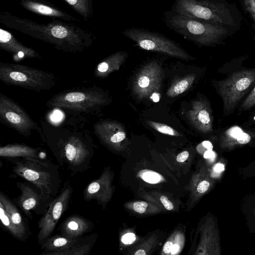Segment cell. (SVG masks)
I'll return each instance as SVG.
<instances>
[{
	"mask_svg": "<svg viewBox=\"0 0 255 255\" xmlns=\"http://www.w3.org/2000/svg\"><path fill=\"white\" fill-rule=\"evenodd\" d=\"M173 245V243L170 241L166 242L164 245L163 250V252L165 253H169L171 252L172 250Z\"/></svg>",
	"mask_w": 255,
	"mask_h": 255,
	"instance_id": "74e56055",
	"label": "cell"
},
{
	"mask_svg": "<svg viewBox=\"0 0 255 255\" xmlns=\"http://www.w3.org/2000/svg\"><path fill=\"white\" fill-rule=\"evenodd\" d=\"M135 255H146L145 252L143 250H138L135 253Z\"/></svg>",
	"mask_w": 255,
	"mask_h": 255,
	"instance_id": "ee69618b",
	"label": "cell"
},
{
	"mask_svg": "<svg viewBox=\"0 0 255 255\" xmlns=\"http://www.w3.org/2000/svg\"><path fill=\"white\" fill-rule=\"evenodd\" d=\"M20 4L25 9L39 15L68 22L79 20L46 0H20Z\"/></svg>",
	"mask_w": 255,
	"mask_h": 255,
	"instance_id": "5bb4252c",
	"label": "cell"
},
{
	"mask_svg": "<svg viewBox=\"0 0 255 255\" xmlns=\"http://www.w3.org/2000/svg\"><path fill=\"white\" fill-rule=\"evenodd\" d=\"M209 186V182L206 180H203L198 184L197 190L200 193H203L208 189Z\"/></svg>",
	"mask_w": 255,
	"mask_h": 255,
	"instance_id": "e575fe53",
	"label": "cell"
},
{
	"mask_svg": "<svg viewBox=\"0 0 255 255\" xmlns=\"http://www.w3.org/2000/svg\"><path fill=\"white\" fill-rule=\"evenodd\" d=\"M226 135L234 140L239 143L244 144L248 143L251 139V136L244 132L238 127H233L226 131Z\"/></svg>",
	"mask_w": 255,
	"mask_h": 255,
	"instance_id": "83f0119b",
	"label": "cell"
},
{
	"mask_svg": "<svg viewBox=\"0 0 255 255\" xmlns=\"http://www.w3.org/2000/svg\"><path fill=\"white\" fill-rule=\"evenodd\" d=\"M0 48L11 54L16 58H41V55L33 49L18 41L12 33L0 29Z\"/></svg>",
	"mask_w": 255,
	"mask_h": 255,
	"instance_id": "9a60e30c",
	"label": "cell"
},
{
	"mask_svg": "<svg viewBox=\"0 0 255 255\" xmlns=\"http://www.w3.org/2000/svg\"><path fill=\"white\" fill-rule=\"evenodd\" d=\"M140 48L183 60L193 59L178 43L165 36L142 28H130L122 32Z\"/></svg>",
	"mask_w": 255,
	"mask_h": 255,
	"instance_id": "ba28073f",
	"label": "cell"
},
{
	"mask_svg": "<svg viewBox=\"0 0 255 255\" xmlns=\"http://www.w3.org/2000/svg\"><path fill=\"white\" fill-rule=\"evenodd\" d=\"M82 237L70 239L62 235L50 236L41 245L43 250L40 255H51L53 253L68 249L77 244Z\"/></svg>",
	"mask_w": 255,
	"mask_h": 255,
	"instance_id": "ffe728a7",
	"label": "cell"
},
{
	"mask_svg": "<svg viewBox=\"0 0 255 255\" xmlns=\"http://www.w3.org/2000/svg\"><path fill=\"white\" fill-rule=\"evenodd\" d=\"M142 179L146 182L150 184H155L161 180L160 175L153 171H146L142 175Z\"/></svg>",
	"mask_w": 255,
	"mask_h": 255,
	"instance_id": "4dcf8cb0",
	"label": "cell"
},
{
	"mask_svg": "<svg viewBox=\"0 0 255 255\" xmlns=\"http://www.w3.org/2000/svg\"><path fill=\"white\" fill-rule=\"evenodd\" d=\"M171 10L212 24L240 29L241 13L235 3L226 0H176Z\"/></svg>",
	"mask_w": 255,
	"mask_h": 255,
	"instance_id": "3957f363",
	"label": "cell"
},
{
	"mask_svg": "<svg viewBox=\"0 0 255 255\" xmlns=\"http://www.w3.org/2000/svg\"><path fill=\"white\" fill-rule=\"evenodd\" d=\"M56 129L52 133L42 131L41 136L59 164L72 174L87 170L94 154L89 133L70 128Z\"/></svg>",
	"mask_w": 255,
	"mask_h": 255,
	"instance_id": "7a4b0ae2",
	"label": "cell"
},
{
	"mask_svg": "<svg viewBox=\"0 0 255 255\" xmlns=\"http://www.w3.org/2000/svg\"><path fill=\"white\" fill-rule=\"evenodd\" d=\"M40 149L21 144H9L0 147V156L7 158L31 157L43 158L39 156Z\"/></svg>",
	"mask_w": 255,
	"mask_h": 255,
	"instance_id": "603a6c76",
	"label": "cell"
},
{
	"mask_svg": "<svg viewBox=\"0 0 255 255\" xmlns=\"http://www.w3.org/2000/svg\"><path fill=\"white\" fill-rule=\"evenodd\" d=\"M136 239L135 235L132 233H128L123 235L121 238L122 243L126 245L133 243Z\"/></svg>",
	"mask_w": 255,
	"mask_h": 255,
	"instance_id": "d6a6232c",
	"label": "cell"
},
{
	"mask_svg": "<svg viewBox=\"0 0 255 255\" xmlns=\"http://www.w3.org/2000/svg\"><path fill=\"white\" fill-rule=\"evenodd\" d=\"M128 56L126 52H116L100 62L94 70V76L97 78H103L112 72L119 69L121 65Z\"/></svg>",
	"mask_w": 255,
	"mask_h": 255,
	"instance_id": "7402d4cb",
	"label": "cell"
},
{
	"mask_svg": "<svg viewBox=\"0 0 255 255\" xmlns=\"http://www.w3.org/2000/svg\"><path fill=\"white\" fill-rule=\"evenodd\" d=\"M147 206V203L145 202H135L133 203V209L136 212L142 214L145 212Z\"/></svg>",
	"mask_w": 255,
	"mask_h": 255,
	"instance_id": "1f68e13d",
	"label": "cell"
},
{
	"mask_svg": "<svg viewBox=\"0 0 255 255\" xmlns=\"http://www.w3.org/2000/svg\"><path fill=\"white\" fill-rule=\"evenodd\" d=\"M84 20H88L93 16L92 0H63Z\"/></svg>",
	"mask_w": 255,
	"mask_h": 255,
	"instance_id": "d4e9b609",
	"label": "cell"
},
{
	"mask_svg": "<svg viewBox=\"0 0 255 255\" xmlns=\"http://www.w3.org/2000/svg\"><path fill=\"white\" fill-rule=\"evenodd\" d=\"M203 145L208 150H212L213 146L212 143L209 141H204L202 142Z\"/></svg>",
	"mask_w": 255,
	"mask_h": 255,
	"instance_id": "60d3db41",
	"label": "cell"
},
{
	"mask_svg": "<svg viewBox=\"0 0 255 255\" xmlns=\"http://www.w3.org/2000/svg\"><path fill=\"white\" fill-rule=\"evenodd\" d=\"M0 22L6 27L18 31L67 52H81L90 47L94 39L91 32L71 22L57 19L47 23H39L19 17L9 12L1 11Z\"/></svg>",
	"mask_w": 255,
	"mask_h": 255,
	"instance_id": "6da1fadb",
	"label": "cell"
},
{
	"mask_svg": "<svg viewBox=\"0 0 255 255\" xmlns=\"http://www.w3.org/2000/svg\"><path fill=\"white\" fill-rule=\"evenodd\" d=\"M72 193V187L70 184H66L59 194L54 197L47 211L42 215L38 222L37 242L39 245L51 236L61 216L68 208Z\"/></svg>",
	"mask_w": 255,
	"mask_h": 255,
	"instance_id": "30bf717a",
	"label": "cell"
},
{
	"mask_svg": "<svg viewBox=\"0 0 255 255\" xmlns=\"http://www.w3.org/2000/svg\"><path fill=\"white\" fill-rule=\"evenodd\" d=\"M151 98L154 102H158L159 100V96L156 93H153V94H152Z\"/></svg>",
	"mask_w": 255,
	"mask_h": 255,
	"instance_id": "b9f144b4",
	"label": "cell"
},
{
	"mask_svg": "<svg viewBox=\"0 0 255 255\" xmlns=\"http://www.w3.org/2000/svg\"><path fill=\"white\" fill-rule=\"evenodd\" d=\"M164 21L169 29L201 46L220 44L237 31L230 27L188 17L171 10L164 12Z\"/></svg>",
	"mask_w": 255,
	"mask_h": 255,
	"instance_id": "5b68a950",
	"label": "cell"
},
{
	"mask_svg": "<svg viewBox=\"0 0 255 255\" xmlns=\"http://www.w3.org/2000/svg\"><path fill=\"white\" fill-rule=\"evenodd\" d=\"M160 201L163 206L168 210H172L173 209V205L172 202L165 196L160 197Z\"/></svg>",
	"mask_w": 255,
	"mask_h": 255,
	"instance_id": "d590c367",
	"label": "cell"
},
{
	"mask_svg": "<svg viewBox=\"0 0 255 255\" xmlns=\"http://www.w3.org/2000/svg\"><path fill=\"white\" fill-rule=\"evenodd\" d=\"M0 121L19 134L29 137L32 131L42 133V129L17 102L0 93Z\"/></svg>",
	"mask_w": 255,
	"mask_h": 255,
	"instance_id": "9c48e42d",
	"label": "cell"
},
{
	"mask_svg": "<svg viewBox=\"0 0 255 255\" xmlns=\"http://www.w3.org/2000/svg\"><path fill=\"white\" fill-rule=\"evenodd\" d=\"M189 155V153L187 151H184L177 155L176 160L178 162H183L187 159Z\"/></svg>",
	"mask_w": 255,
	"mask_h": 255,
	"instance_id": "8d00e7d4",
	"label": "cell"
},
{
	"mask_svg": "<svg viewBox=\"0 0 255 255\" xmlns=\"http://www.w3.org/2000/svg\"><path fill=\"white\" fill-rule=\"evenodd\" d=\"M16 185L21 193L13 200L30 220L32 219V211L37 215H43L54 198L30 182H17Z\"/></svg>",
	"mask_w": 255,
	"mask_h": 255,
	"instance_id": "8fae6325",
	"label": "cell"
},
{
	"mask_svg": "<svg viewBox=\"0 0 255 255\" xmlns=\"http://www.w3.org/2000/svg\"><path fill=\"white\" fill-rule=\"evenodd\" d=\"M194 79V76L190 75L178 81L168 90L167 95L170 97H174L183 93L190 88Z\"/></svg>",
	"mask_w": 255,
	"mask_h": 255,
	"instance_id": "4316f807",
	"label": "cell"
},
{
	"mask_svg": "<svg viewBox=\"0 0 255 255\" xmlns=\"http://www.w3.org/2000/svg\"><path fill=\"white\" fill-rule=\"evenodd\" d=\"M147 124L155 130L168 135L178 136L180 134L170 126L152 121H147Z\"/></svg>",
	"mask_w": 255,
	"mask_h": 255,
	"instance_id": "f1b7e54d",
	"label": "cell"
},
{
	"mask_svg": "<svg viewBox=\"0 0 255 255\" xmlns=\"http://www.w3.org/2000/svg\"><path fill=\"white\" fill-rule=\"evenodd\" d=\"M189 117L193 125L201 131L212 130V120L210 110L205 102H194L189 113Z\"/></svg>",
	"mask_w": 255,
	"mask_h": 255,
	"instance_id": "ac0fdd59",
	"label": "cell"
},
{
	"mask_svg": "<svg viewBox=\"0 0 255 255\" xmlns=\"http://www.w3.org/2000/svg\"><path fill=\"white\" fill-rule=\"evenodd\" d=\"M109 102L107 94L95 86H81L53 96L46 103L48 108L58 109L73 116H92Z\"/></svg>",
	"mask_w": 255,
	"mask_h": 255,
	"instance_id": "277c9868",
	"label": "cell"
},
{
	"mask_svg": "<svg viewBox=\"0 0 255 255\" xmlns=\"http://www.w3.org/2000/svg\"><path fill=\"white\" fill-rule=\"evenodd\" d=\"M0 202L3 204L13 224L28 239L31 233L27 223L15 203L2 191L0 192Z\"/></svg>",
	"mask_w": 255,
	"mask_h": 255,
	"instance_id": "d6986e66",
	"label": "cell"
},
{
	"mask_svg": "<svg viewBox=\"0 0 255 255\" xmlns=\"http://www.w3.org/2000/svg\"><path fill=\"white\" fill-rule=\"evenodd\" d=\"M94 228V223L80 215H73L67 217L60 225V235L70 238L81 237Z\"/></svg>",
	"mask_w": 255,
	"mask_h": 255,
	"instance_id": "2e32d148",
	"label": "cell"
},
{
	"mask_svg": "<svg viewBox=\"0 0 255 255\" xmlns=\"http://www.w3.org/2000/svg\"><path fill=\"white\" fill-rule=\"evenodd\" d=\"M224 169V165L222 163H217L214 168V170L216 172H221Z\"/></svg>",
	"mask_w": 255,
	"mask_h": 255,
	"instance_id": "f35d334b",
	"label": "cell"
},
{
	"mask_svg": "<svg viewBox=\"0 0 255 255\" xmlns=\"http://www.w3.org/2000/svg\"><path fill=\"white\" fill-rule=\"evenodd\" d=\"M0 80L9 86L20 87L40 92L50 90L56 84L52 73L25 65L0 63Z\"/></svg>",
	"mask_w": 255,
	"mask_h": 255,
	"instance_id": "52a82bcc",
	"label": "cell"
},
{
	"mask_svg": "<svg viewBox=\"0 0 255 255\" xmlns=\"http://www.w3.org/2000/svg\"><path fill=\"white\" fill-rule=\"evenodd\" d=\"M179 249V247L177 245H174L172 248V250L171 251V254H176Z\"/></svg>",
	"mask_w": 255,
	"mask_h": 255,
	"instance_id": "7bdbcfd3",
	"label": "cell"
},
{
	"mask_svg": "<svg viewBox=\"0 0 255 255\" xmlns=\"http://www.w3.org/2000/svg\"><path fill=\"white\" fill-rule=\"evenodd\" d=\"M0 219L5 229L15 238L22 242L28 239L13 224L1 202H0Z\"/></svg>",
	"mask_w": 255,
	"mask_h": 255,
	"instance_id": "484cf974",
	"label": "cell"
},
{
	"mask_svg": "<svg viewBox=\"0 0 255 255\" xmlns=\"http://www.w3.org/2000/svg\"><path fill=\"white\" fill-rule=\"evenodd\" d=\"M107 179L104 173L100 178L90 182L84 190V199L86 201L96 200L99 204L105 203L107 198Z\"/></svg>",
	"mask_w": 255,
	"mask_h": 255,
	"instance_id": "44dd1931",
	"label": "cell"
},
{
	"mask_svg": "<svg viewBox=\"0 0 255 255\" xmlns=\"http://www.w3.org/2000/svg\"><path fill=\"white\" fill-rule=\"evenodd\" d=\"M255 104V88L252 92L251 94L248 96V98L245 101L242 106L244 108H248Z\"/></svg>",
	"mask_w": 255,
	"mask_h": 255,
	"instance_id": "836d02e7",
	"label": "cell"
},
{
	"mask_svg": "<svg viewBox=\"0 0 255 255\" xmlns=\"http://www.w3.org/2000/svg\"><path fill=\"white\" fill-rule=\"evenodd\" d=\"M96 234L82 237L81 240L72 247L53 253L51 255H89L96 240Z\"/></svg>",
	"mask_w": 255,
	"mask_h": 255,
	"instance_id": "cb8c5ba5",
	"label": "cell"
},
{
	"mask_svg": "<svg viewBox=\"0 0 255 255\" xmlns=\"http://www.w3.org/2000/svg\"><path fill=\"white\" fill-rule=\"evenodd\" d=\"M255 81V70L234 73L221 86L220 91L224 106L230 110Z\"/></svg>",
	"mask_w": 255,
	"mask_h": 255,
	"instance_id": "7c38bea8",
	"label": "cell"
},
{
	"mask_svg": "<svg viewBox=\"0 0 255 255\" xmlns=\"http://www.w3.org/2000/svg\"><path fill=\"white\" fill-rule=\"evenodd\" d=\"M204 156L206 158H212L215 157V153L212 150H208L206 151L204 154Z\"/></svg>",
	"mask_w": 255,
	"mask_h": 255,
	"instance_id": "ab89813d",
	"label": "cell"
},
{
	"mask_svg": "<svg viewBox=\"0 0 255 255\" xmlns=\"http://www.w3.org/2000/svg\"><path fill=\"white\" fill-rule=\"evenodd\" d=\"M157 63L152 62L140 71L133 85V90L139 97L143 98L157 91L161 81V69Z\"/></svg>",
	"mask_w": 255,
	"mask_h": 255,
	"instance_id": "4fadbf2b",
	"label": "cell"
},
{
	"mask_svg": "<svg viewBox=\"0 0 255 255\" xmlns=\"http://www.w3.org/2000/svg\"><path fill=\"white\" fill-rule=\"evenodd\" d=\"M13 166V172L32 184L42 192L55 197L61 183L59 166L43 158H8Z\"/></svg>",
	"mask_w": 255,
	"mask_h": 255,
	"instance_id": "8992f818",
	"label": "cell"
},
{
	"mask_svg": "<svg viewBox=\"0 0 255 255\" xmlns=\"http://www.w3.org/2000/svg\"><path fill=\"white\" fill-rule=\"evenodd\" d=\"M93 128L96 135L105 143H118L126 137L122 127L115 122L100 121L94 124Z\"/></svg>",
	"mask_w": 255,
	"mask_h": 255,
	"instance_id": "e0dca14e",
	"label": "cell"
},
{
	"mask_svg": "<svg viewBox=\"0 0 255 255\" xmlns=\"http://www.w3.org/2000/svg\"><path fill=\"white\" fill-rule=\"evenodd\" d=\"M243 9L248 14L255 31V0H241Z\"/></svg>",
	"mask_w": 255,
	"mask_h": 255,
	"instance_id": "f546056e",
	"label": "cell"
}]
</instances>
